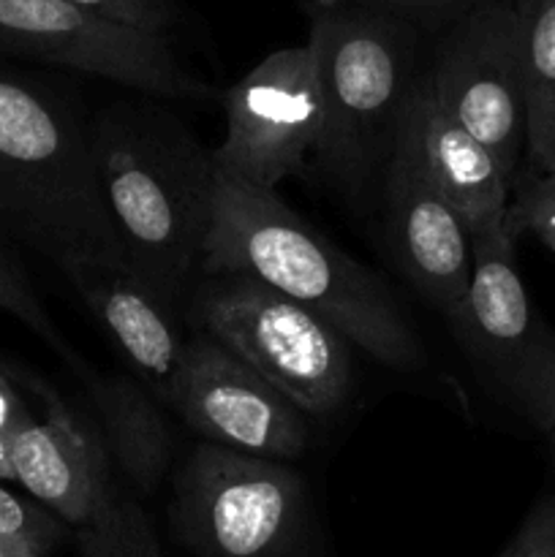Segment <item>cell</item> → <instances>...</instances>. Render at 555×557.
<instances>
[{
  "label": "cell",
  "mask_w": 555,
  "mask_h": 557,
  "mask_svg": "<svg viewBox=\"0 0 555 557\" xmlns=\"http://www.w3.org/2000/svg\"><path fill=\"white\" fill-rule=\"evenodd\" d=\"M526 47V152L555 169V0H517Z\"/></svg>",
  "instance_id": "obj_17"
},
{
  "label": "cell",
  "mask_w": 555,
  "mask_h": 557,
  "mask_svg": "<svg viewBox=\"0 0 555 557\" xmlns=\"http://www.w3.org/2000/svg\"><path fill=\"white\" fill-rule=\"evenodd\" d=\"M498 557H555V493L533 504Z\"/></svg>",
  "instance_id": "obj_24"
},
{
  "label": "cell",
  "mask_w": 555,
  "mask_h": 557,
  "mask_svg": "<svg viewBox=\"0 0 555 557\" xmlns=\"http://www.w3.org/2000/svg\"><path fill=\"white\" fill-rule=\"evenodd\" d=\"M63 272L141 384L166 406L185 348L174 305L125 261H79Z\"/></svg>",
  "instance_id": "obj_15"
},
{
  "label": "cell",
  "mask_w": 555,
  "mask_h": 557,
  "mask_svg": "<svg viewBox=\"0 0 555 557\" xmlns=\"http://www.w3.org/2000/svg\"><path fill=\"white\" fill-rule=\"evenodd\" d=\"M384 239L400 275L424 302L444 315L462 302L473 275L468 228L400 147H392L384 163Z\"/></svg>",
  "instance_id": "obj_12"
},
{
  "label": "cell",
  "mask_w": 555,
  "mask_h": 557,
  "mask_svg": "<svg viewBox=\"0 0 555 557\" xmlns=\"http://www.w3.org/2000/svg\"><path fill=\"white\" fill-rule=\"evenodd\" d=\"M69 3L109 22H118V25L161 33V36H169V30L180 20L174 0H69Z\"/></svg>",
  "instance_id": "obj_23"
},
{
  "label": "cell",
  "mask_w": 555,
  "mask_h": 557,
  "mask_svg": "<svg viewBox=\"0 0 555 557\" xmlns=\"http://www.w3.org/2000/svg\"><path fill=\"white\" fill-rule=\"evenodd\" d=\"M351 3L368 5V9L390 14L406 25L417 27L422 36H439L457 20L477 11L479 5L495 3V0H351Z\"/></svg>",
  "instance_id": "obj_21"
},
{
  "label": "cell",
  "mask_w": 555,
  "mask_h": 557,
  "mask_svg": "<svg viewBox=\"0 0 555 557\" xmlns=\"http://www.w3.org/2000/svg\"><path fill=\"white\" fill-rule=\"evenodd\" d=\"M0 54L36 60L156 98H210L169 36L118 25L69 0H0Z\"/></svg>",
  "instance_id": "obj_9"
},
{
  "label": "cell",
  "mask_w": 555,
  "mask_h": 557,
  "mask_svg": "<svg viewBox=\"0 0 555 557\" xmlns=\"http://www.w3.org/2000/svg\"><path fill=\"white\" fill-rule=\"evenodd\" d=\"M172 522L199 557H297L310 531L308 487L283 460L201 441L174 476Z\"/></svg>",
  "instance_id": "obj_6"
},
{
  "label": "cell",
  "mask_w": 555,
  "mask_h": 557,
  "mask_svg": "<svg viewBox=\"0 0 555 557\" xmlns=\"http://www.w3.org/2000/svg\"><path fill=\"white\" fill-rule=\"evenodd\" d=\"M190 319L303 413H335L351 395V343L313 310L256 277L205 275L190 294Z\"/></svg>",
  "instance_id": "obj_5"
},
{
  "label": "cell",
  "mask_w": 555,
  "mask_h": 557,
  "mask_svg": "<svg viewBox=\"0 0 555 557\" xmlns=\"http://www.w3.org/2000/svg\"><path fill=\"white\" fill-rule=\"evenodd\" d=\"M0 536L33 544L41 553H49L58 544V539L63 536V528L49 511L9 493L0 482Z\"/></svg>",
  "instance_id": "obj_22"
},
{
  "label": "cell",
  "mask_w": 555,
  "mask_h": 557,
  "mask_svg": "<svg viewBox=\"0 0 555 557\" xmlns=\"http://www.w3.org/2000/svg\"><path fill=\"white\" fill-rule=\"evenodd\" d=\"M473 275L446 315L455 346L484 389L536 433L555 424V330L533 308L504 228L471 239Z\"/></svg>",
  "instance_id": "obj_7"
},
{
  "label": "cell",
  "mask_w": 555,
  "mask_h": 557,
  "mask_svg": "<svg viewBox=\"0 0 555 557\" xmlns=\"http://www.w3.org/2000/svg\"><path fill=\"white\" fill-rule=\"evenodd\" d=\"M226 136L212 150L215 169L256 188L275 190L305 172L321 136V85L316 52L275 49L223 96Z\"/></svg>",
  "instance_id": "obj_10"
},
{
  "label": "cell",
  "mask_w": 555,
  "mask_h": 557,
  "mask_svg": "<svg viewBox=\"0 0 555 557\" xmlns=\"http://www.w3.org/2000/svg\"><path fill=\"white\" fill-rule=\"evenodd\" d=\"M0 310L11 313L14 319H20L22 324L30 326L36 335H41L49 346L58 348L65 357H71L69 346L63 343V335L54 330L52 319L44 313L41 302H38V297L33 294L25 272H22L20 264L11 261L3 250H0Z\"/></svg>",
  "instance_id": "obj_20"
},
{
  "label": "cell",
  "mask_w": 555,
  "mask_h": 557,
  "mask_svg": "<svg viewBox=\"0 0 555 557\" xmlns=\"http://www.w3.org/2000/svg\"><path fill=\"white\" fill-rule=\"evenodd\" d=\"M550 449H553V468H555V424H553V430H550Z\"/></svg>",
  "instance_id": "obj_28"
},
{
  "label": "cell",
  "mask_w": 555,
  "mask_h": 557,
  "mask_svg": "<svg viewBox=\"0 0 555 557\" xmlns=\"http://www.w3.org/2000/svg\"><path fill=\"white\" fill-rule=\"evenodd\" d=\"M303 11L324 107L313 163L346 194H362L395 147L422 33L351 0H305Z\"/></svg>",
  "instance_id": "obj_4"
},
{
  "label": "cell",
  "mask_w": 555,
  "mask_h": 557,
  "mask_svg": "<svg viewBox=\"0 0 555 557\" xmlns=\"http://www.w3.org/2000/svg\"><path fill=\"white\" fill-rule=\"evenodd\" d=\"M79 557H163L150 517L134 498L114 495L92 520L76 528Z\"/></svg>",
  "instance_id": "obj_18"
},
{
  "label": "cell",
  "mask_w": 555,
  "mask_h": 557,
  "mask_svg": "<svg viewBox=\"0 0 555 557\" xmlns=\"http://www.w3.org/2000/svg\"><path fill=\"white\" fill-rule=\"evenodd\" d=\"M166 406L210 444L283 462L308 449L305 413L205 330L185 337Z\"/></svg>",
  "instance_id": "obj_11"
},
{
  "label": "cell",
  "mask_w": 555,
  "mask_h": 557,
  "mask_svg": "<svg viewBox=\"0 0 555 557\" xmlns=\"http://www.w3.org/2000/svg\"><path fill=\"white\" fill-rule=\"evenodd\" d=\"M47 553H41L38 547L25 542H14V539H3L0 536V557H44Z\"/></svg>",
  "instance_id": "obj_26"
},
{
  "label": "cell",
  "mask_w": 555,
  "mask_h": 557,
  "mask_svg": "<svg viewBox=\"0 0 555 557\" xmlns=\"http://www.w3.org/2000/svg\"><path fill=\"white\" fill-rule=\"evenodd\" d=\"M504 234L511 243L526 234L536 237L555 253V169H533L528 177L515 180L504 212Z\"/></svg>",
  "instance_id": "obj_19"
},
{
  "label": "cell",
  "mask_w": 555,
  "mask_h": 557,
  "mask_svg": "<svg viewBox=\"0 0 555 557\" xmlns=\"http://www.w3.org/2000/svg\"><path fill=\"white\" fill-rule=\"evenodd\" d=\"M205 275H248L335 326L392 370H419L424 348L384 281L299 218L275 190L218 172Z\"/></svg>",
  "instance_id": "obj_2"
},
{
  "label": "cell",
  "mask_w": 555,
  "mask_h": 557,
  "mask_svg": "<svg viewBox=\"0 0 555 557\" xmlns=\"http://www.w3.org/2000/svg\"><path fill=\"white\" fill-rule=\"evenodd\" d=\"M152 98L109 103L92 120L90 141L125 261L177 308L201 281L218 169L212 150Z\"/></svg>",
  "instance_id": "obj_1"
},
{
  "label": "cell",
  "mask_w": 555,
  "mask_h": 557,
  "mask_svg": "<svg viewBox=\"0 0 555 557\" xmlns=\"http://www.w3.org/2000/svg\"><path fill=\"white\" fill-rule=\"evenodd\" d=\"M424 79L515 185L526 152V47L517 0L479 5L441 30Z\"/></svg>",
  "instance_id": "obj_8"
},
{
  "label": "cell",
  "mask_w": 555,
  "mask_h": 557,
  "mask_svg": "<svg viewBox=\"0 0 555 557\" xmlns=\"http://www.w3.org/2000/svg\"><path fill=\"white\" fill-rule=\"evenodd\" d=\"M395 147L408 152L439 185L441 194L460 212L468 237L479 239L504 228L511 194L509 180L488 147L441 107L424 74H419L403 107Z\"/></svg>",
  "instance_id": "obj_14"
},
{
  "label": "cell",
  "mask_w": 555,
  "mask_h": 557,
  "mask_svg": "<svg viewBox=\"0 0 555 557\" xmlns=\"http://www.w3.org/2000/svg\"><path fill=\"white\" fill-rule=\"evenodd\" d=\"M0 482H14V468L9 455V435H0Z\"/></svg>",
  "instance_id": "obj_27"
},
{
  "label": "cell",
  "mask_w": 555,
  "mask_h": 557,
  "mask_svg": "<svg viewBox=\"0 0 555 557\" xmlns=\"http://www.w3.org/2000/svg\"><path fill=\"white\" fill-rule=\"evenodd\" d=\"M90 395L101 417V435L112 466L120 468L131 487L152 495L172 460V430L158 406L161 400L128 375L92 381Z\"/></svg>",
  "instance_id": "obj_16"
},
{
  "label": "cell",
  "mask_w": 555,
  "mask_h": 557,
  "mask_svg": "<svg viewBox=\"0 0 555 557\" xmlns=\"http://www.w3.org/2000/svg\"><path fill=\"white\" fill-rule=\"evenodd\" d=\"M0 221L60 270L79 261H125L98 185L90 128L54 92L5 71Z\"/></svg>",
  "instance_id": "obj_3"
},
{
  "label": "cell",
  "mask_w": 555,
  "mask_h": 557,
  "mask_svg": "<svg viewBox=\"0 0 555 557\" xmlns=\"http://www.w3.org/2000/svg\"><path fill=\"white\" fill-rule=\"evenodd\" d=\"M27 419H33L30 411L25 408L22 397L16 395L14 384H11V379L5 375V370L0 368V435H9L11 438V433H14L16 428H22Z\"/></svg>",
  "instance_id": "obj_25"
},
{
  "label": "cell",
  "mask_w": 555,
  "mask_h": 557,
  "mask_svg": "<svg viewBox=\"0 0 555 557\" xmlns=\"http://www.w3.org/2000/svg\"><path fill=\"white\" fill-rule=\"evenodd\" d=\"M44 397L47 419H27L9 438L14 482L44 509L79 528L118 495L112 457L101 430L79 422L52 392Z\"/></svg>",
  "instance_id": "obj_13"
}]
</instances>
